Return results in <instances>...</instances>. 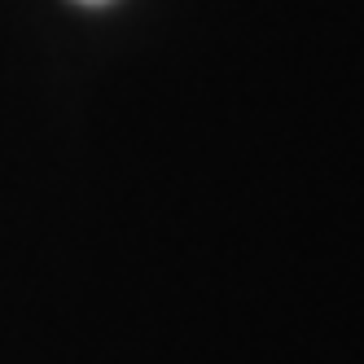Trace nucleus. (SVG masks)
I'll return each instance as SVG.
<instances>
[{
  "label": "nucleus",
  "instance_id": "nucleus-1",
  "mask_svg": "<svg viewBox=\"0 0 364 364\" xmlns=\"http://www.w3.org/2000/svg\"><path fill=\"white\" fill-rule=\"evenodd\" d=\"M80 5H110V0H80Z\"/></svg>",
  "mask_w": 364,
  "mask_h": 364
}]
</instances>
